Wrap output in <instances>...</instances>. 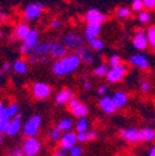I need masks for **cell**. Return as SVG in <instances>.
<instances>
[{
    "label": "cell",
    "mask_w": 155,
    "mask_h": 156,
    "mask_svg": "<svg viewBox=\"0 0 155 156\" xmlns=\"http://www.w3.org/2000/svg\"><path fill=\"white\" fill-rule=\"evenodd\" d=\"M108 66L110 67H117L119 65H122V58L118 56V55H112L109 58H108Z\"/></svg>",
    "instance_id": "cell-33"
},
{
    "label": "cell",
    "mask_w": 155,
    "mask_h": 156,
    "mask_svg": "<svg viewBox=\"0 0 155 156\" xmlns=\"http://www.w3.org/2000/svg\"><path fill=\"white\" fill-rule=\"evenodd\" d=\"M21 149H23L25 156H37L38 154H40L41 149H42V145H41L40 139H37V138H26L24 140V143H23Z\"/></svg>",
    "instance_id": "cell-4"
},
{
    "label": "cell",
    "mask_w": 155,
    "mask_h": 156,
    "mask_svg": "<svg viewBox=\"0 0 155 156\" xmlns=\"http://www.w3.org/2000/svg\"><path fill=\"white\" fill-rule=\"evenodd\" d=\"M107 90H108L107 86L102 84V86H99L98 88H97V94H98V95H101V97H104V95L107 94Z\"/></svg>",
    "instance_id": "cell-41"
},
{
    "label": "cell",
    "mask_w": 155,
    "mask_h": 156,
    "mask_svg": "<svg viewBox=\"0 0 155 156\" xmlns=\"http://www.w3.org/2000/svg\"><path fill=\"white\" fill-rule=\"evenodd\" d=\"M98 105L102 109V112H104L108 115H112V114H114L115 112H117V108L114 107V104L112 102V98L108 97V95L101 97L99 101H98Z\"/></svg>",
    "instance_id": "cell-16"
},
{
    "label": "cell",
    "mask_w": 155,
    "mask_h": 156,
    "mask_svg": "<svg viewBox=\"0 0 155 156\" xmlns=\"http://www.w3.org/2000/svg\"><path fill=\"white\" fill-rule=\"evenodd\" d=\"M76 55H77V57L80 58V61H81V63L83 62V63H87V65H91V63H93V61H94V55H93V52L88 48V47H81V48H78L76 51Z\"/></svg>",
    "instance_id": "cell-18"
},
{
    "label": "cell",
    "mask_w": 155,
    "mask_h": 156,
    "mask_svg": "<svg viewBox=\"0 0 155 156\" xmlns=\"http://www.w3.org/2000/svg\"><path fill=\"white\" fill-rule=\"evenodd\" d=\"M119 156H121V155H119Z\"/></svg>",
    "instance_id": "cell-57"
},
{
    "label": "cell",
    "mask_w": 155,
    "mask_h": 156,
    "mask_svg": "<svg viewBox=\"0 0 155 156\" xmlns=\"http://www.w3.org/2000/svg\"><path fill=\"white\" fill-rule=\"evenodd\" d=\"M110 98H112V102H113L114 107L117 108V109L125 107V105H127V103H128V101H129L128 94H127L125 92H123V90H118V92H115V93L110 97Z\"/></svg>",
    "instance_id": "cell-19"
},
{
    "label": "cell",
    "mask_w": 155,
    "mask_h": 156,
    "mask_svg": "<svg viewBox=\"0 0 155 156\" xmlns=\"http://www.w3.org/2000/svg\"><path fill=\"white\" fill-rule=\"evenodd\" d=\"M8 20V14L4 10H0V23H4Z\"/></svg>",
    "instance_id": "cell-46"
},
{
    "label": "cell",
    "mask_w": 155,
    "mask_h": 156,
    "mask_svg": "<svg viewBox=\"0 0 155 156\" xmlns=\"http://www.w3.org/2000/svg\"><path fill=\"white\" fill-rule=\"evenodd\" d=\"M140 89H142V92H144V93H149L150 89H151V86H150V83H149L148 81H142V83H140Z\"/></svg>",
    "instance_id": "cell-39"
},
{
    "label": "cell",
    "mask_w": 155,
    "mask_h": 156,
    "mask_svg": "<svg viewBox=\"0 0 155 156\" xmlns=\"http://www.w3.org/2000/svg\"><path fill=\"white\" fill-rule=\"evenodd\" d=\"M4 77H5V72L0 68V80H4Z\"/></svg>",
    "instance_id": "cell-55"
},
{
    "label": "cell",
    "mask_w": 155,
    "mask_h": 156,
    "mask_svg": "<svg viewBox=\"0 0 155 156\" xmlns=\"http://www.w3.org/2000/svg\"><path fill=\"white\" fill-rule=\"evenodd\" d=\"M127 74V66H124L123 63L117 66V67H110L108 68V72L106 74V78L109 83H119L121 81H123V78Z\"/></svg>",
    "instance_id": "cell-6"
},
{
    "label": "cell",
    "mask_w": 155,
    "mask_h": 156,
    "mask_svg": "<svg viewBox=\"0 0 155 156\" xmlns=\"http://www.w3.org/2000/svg\"><path fill=\"white\" fill-rule=\"evenodd\" d=\"M101 31H102V25H86L83 37L86 38V41L93 40V38H97L99 36Z\"/></svg>",
    "instance_id": "cell-21"
},
{
    "label": "cell",
    "mask_w": 155,
    "mask_h": 156,
    "mask_svg": "<svg viewBox=\"0 0 155 156\" xmlns=\"http://www.w3.org/2000/svg\"><path fill=\"white\" fill-rule=\"evenodd\" d=\"M148 156H155V146H151L149 152H148Z\"/></svg>",
    "instance_id": "cell-52"
},
{
    "label": "cell",
    "mask_w": 155,
    "mask_h": 156,
    "mask_svg": "<svg viewBox=\"0 0 155 156\" xmlns=\"http://www.w3.org/2000/svg\"><path fill=\"white\" fill-rule=\"evenodd\" d=\"M19 114V104L17 103H11L5 107V109L0 113V120H11L13 118Z\"/></svg>",
    "instance_id": "cell-17"
},
{
    "label": "cell",
    "mask_w": 155,
    "mask_h": 156,
    "mask_svg": "<svg viewBox=\"0 0 155 156\" xmlns=\"http://www.w3.org/2000/svg\"><path fill=\"white\" fill-rule=\"evenodd\" d=\"M52 156H67L63 151H61V150H57V151H55L53 154H52Z\"/></svg>",
    "instance_id": "cell-51"
},
{
    "label": "cell",
    "mask_w": 155,
    "mask_h": 156,
    "mask_svg": "<svg viewBox=\"0 0 155 156\" xmlns=\"http://www.w3.org/2000/svg\"><path fill=\"white\" fill-rule=\"evenodd\" d=\"M61 135H62V133L59 129H57V128H53V129H51L49 131V138L52 141H59L61 139Z\"/></svg>",
    "instance_id": "cell-34"
},
{
    "label": "cell",
    "mask_w": 155,
    "mask_h": 156,
    "mask_svg": "<svg viewBox=\"0 0 155 156\" xmlns=\"http://www.w3.org/2000/svg\"><path fill=\"white\" fill-rule=\"evenodd\" d=\"M88 42V46H89V50L92 51H103L106 45L103 42V40H101L99 37H97V38H93V40H89L87 41Z\"/></svg>",
    "instance_id": "cell-28"
},
{
    "label": "cell",
    "mask_w": 155,
    "mask_h": 156,
    "mask_svg": "<svg viewBox=\"0 0 155 156\" xmlns=\"http://www.w3.org/2000/svg\"><path fill=\"white\" fill-rule=\"evenodd\" d=\"M8 126H9V122L8 120H0V134L6 135Z\"/></svg>",
    "instance_id": "cell-38"
},
{
    "label": "cell",
    "mask_w": 155,
    "mask_h": 156,
    "mask_svg": "<svg viewBox=\"0 0 155 156\" xmlns=\"http://www.w3.org/2000/svg\"><path fill=\"white\" fill-rule=\"evenodd\" d=\"M83 19L87 25H102L104 21H107V16L96 8L87 10Z\"/></svg>",
    "instance_id": "cell-5"
},
{
    "label": "cell",
    "mask_w": 155,
    "mask_h": 156,
    "mask_svg": "<svg viewBox=\"0 0 155 156\" xmlns=\"http://www.w3.org/2000/svg\"><path fill=\"white\" fill-rule=\"evenodd\" d=\"M61 25H62V23L60 20H57V19H56V20H52L51 21V27L52 29H60Z\"/></svg>",
    "instance_id": "cell-45"
},
{
    "label": "cell",
    "mask_w": 155,
    "mask_h": 156,
    "mask_svg": "<svg viewBox=\"0 0 155 156\" xmlns=\"http://www.w3.org/2000/svg\"><path fill=\"white\" fill-rule=\"evenodd\" d=\"M41 125H42V116L40 114H35L25 122V124H23L21 130L26 138H36V135L40 133Z\"/></svg>",
    "instance_id": "cell-2"
},
{
    "label": "cell",
    "mask_w": 155,
    "mask_h": 156,
    "mask_svg": "<svg viewBox=\"0 0 155 156\" xmlns=\"http://www.w3.org/2000/svg\"><path fill=\"white\" fill-rule=\"evenodd\" d=\"M61 44L68 50H78L81 47H83V37H81L76 32H68V34H65L61 38Z\"/></svg>",
    "instance_id": "cell-3"
},
{
    "label": "cell",
    "mask_w": 155,
    "mask_h": 156,
    "mask_svg": "<svg viewBox=\"0 0 155 156\" xmlns=\"http://www.w3.org/2000/svg\"><path fill=\"white\" fill-rule=\"evenodd\" d=\"M108 65L107 63H101V65H98L97 67H94V69H93V74L96 76V77H106V74H107V72H108Z\"/></svg>",
    "instance_id": "cell-31"
},
{
    "label": "cell",
    "mask_w": 155,
    "mask_h": 156,
    "mask_svg": "<svg viewBox=\"0 0 155 156\" xmlns=\"http://www.w3.org/2000/svg\"><path fill=\"white\" fill-rule=\"evenodd\" d=\"M5 107H6V105H5V103H4L3 101H0V113H2V112L5 109Z\"/></svg>",
    "instance_id": "cell-53"
},
{
    "label": "cell",
    "mask_w": 155,
    "mask_h": 156,
    "mask_svg": "<svg viewBox=\"0 0 155 156\" xmlns=\"http://www.w3.org/2000/svg\"><path fill=\"white\" fill-rule=\"evenodd\" d=\"M115 15H117L118 19H122V20H125V19H129L132 16V10L128 6H119L115 11Z\"/></svg>",
    "instance_id": "cell-29"
},
{
    "label": "cell",
    "mask_w": 155,
    "mask_h": 156,
    "mask_svg": "<svg viewBox=\"0 0 155 156\" xmlns=\"http://www.w3.org/2000/svg\"><path fill=\"white\" fill-rule=\"evenodd\" d=\"M55 128H57L61 133L62 131L67 133V131H71V129L73 128V122L71 119H68V118H63V119H61L59 123L56 124Z\"/></svg>",
    "instance_id": "cell-27"
},
{
    "label": "cell",
    "mask_w": 155,
    "mask_h": 156,
    "mask_svg": "<svg viewBox=\"0 0 155 156\" xmlns=\"http://www.w3.org/2000/svg\"><path fill=\"white\" fill-rule=\"evenodd\" d=\"M37 42H38V32L36 30H30V32L26 35V37L23 40V45L26 46L29 50L35 47Z\"/></svg>",
    "instance_id": "cell-23"
},
{
    "label": "cell",
    "mask_w": 155,
    "mask_h": 156,
    "mask_svg": "<svg viewBox=\"0 0 155 156\" xmlns=\"http://www.w3.org/2000/svg\"><path fill=\"white\" fill-rule=\"evenodd\" d=\"M155 8V0H143V9L150 11Z\"/></svg>",
    "instance_id": "cell-36"
},
{
    "label": "cell",
    "mask_w": 155,
    "mask_h": 156,
    "mask_svg": "<svg viewBox=\"0 0 155 156\" xmlns=\"http://www.w3.org/2000/svg\"><path fill=\"white\" fill-rule=\"evenodd\" d=\"M129 9L132 10V12H133V11L140 12L142 10H144V9H143V0H134V2H132V5H130Z\"/></svg>",
    "instance_id": "cell-35"
},
{
    "label": "cell",
    "mask_w": 155,
    "mask_h": 156,
    "mask_svg": "<svg viewBox=\"0 0 155 156\" xmlns=\"http://www.w3.org/2000/svg\"><path fill=\"white\" fill-rule=\"evenodd\" d=\"M97 139V131L96 130H88L87 131V141H92Z\"/></svg>",
    "instance_id": "cell-42"
},
{
    "label": "cell",
    "mask_w": 155,
    "mask_h": 156,
    "mask_svg": "<svg viewBox=\"0 0 155 156\" xmlns=\"http://www.w3.org/2000/svg\"><path fill=\"white\" fill-rule=\"evenodd\" d=\"M73 98V92L71 89H62L55 95V102L59 105H66Z\"/></svg>",
    "instance_id": "cell-20"
},
{
    "label": "cell",
    "mask_w": 155,
    "mask_h": 156,
    "mask_svg": "<svg viewBox=\"0 0 155 156\" xmlns=\"http://www.w3.org/2000/svg\"><path fill=\"white\" fill-rule=\"evenodd\" d=\"M32 94L36 99L38 101H44V99H47L51 95L52 93V88L50 87V84L45 83V82H36L32 84Z\"/></svg>",
    "instance_id": "cell-7"
},
{
    "label": "cell",
    "mask_w": 155,
    "mask_h": 156,
    "mask_svg": "<svg viewBox=\"0 0 155 156\" xmlns=\"http://www.w3.org/2000/svg\"><path fill=\"white\" fill-rule=\"evenodd\" d=\"M11 156H25V155H24V151L21 147H15L11 151Z\"/></svg>",
    "instance_id": "cell-43"
},
{
    "label": "cell",
    "mask_w": 155,
    "mask_h": 156,
    "mask_svg": "<svg viewBox=\"0 0 155 156\" xmlns=\"http://www.w3.org/2000/svg\"><path fill=\"white\" fill-rule=\"evenodd\" d=\"M70 151V156H82L83 154V149L81 146H73Z\"/></svg>",
    "instance_id": "cell-37"
},
{
    "label": "cell",
    "mask_w": 155,
    "mask_h": 156,
    "mask_svg": "<svg viewBox=\"0 0 155 156\" xmlns=\"http://www.w3.org/2000/svg\"><path fill=\"white\" fill-rule=\"evenodd\" d=\"M4 36H5L4 31H2V30H0V40H2V38H4Z\"/></svg>",
    "instance_id": "cell-56"
},
{
    "label": "cell",
    "mask_w": 155,
    "mask_h": 156,
    "mask_svg": "<svg viewBox=\"0 0 155 156\" xmlns=\"http://www.w3.org/2000/svg\"><path fill=\"white\" fill-rule=\"evenodd\" d=\"M80 66H81V61H80V58L77 57V55L70 53V55H66L65 57L60 58V60H57L52 65L51 69H52L53 74L62 77V76L73 73L74 71L78 69Z\"/></svg>",
    "instance_id": "cell-1"
},
{
    "label": "cell",
    "mask_w": 155,
    "mask_h": 156,
    "mask_svg": "<svg viewBox=\"0 0 155 156\" xmlns=\"http://www.w3.org/2000/svg\"><path fill=\"white\" fill-rule=\"evenodd\" d=\"M60 141V150L61 151H68L71 150L73 146L77 145V136H76V133L74 131H67L65 134L61 135V139L59 140Z\"/></svg>",
    "instance_id": "cell-10"
},
{
    "label": "cell",
    "mask_w": 155,
    "mask_h": 156,
    "mask_svg": "<svg viewBox=\"0 0 155 156\" xmlns=\"http://www.w3.org/2000/svg\"><path fill=\"white\" fill-rule=\"evenodd\" d=\"M145 38L148 41V45H150L151 47H155V27L154 26L148 27V30L145 31Z\"/></svg>",
    "instance_id": "cell-30"
},
{
    "label": "cell",
    "mask_w": 155,
    "mask_h": 156,
    "mask_svg": "<svg viewBox=\"0 0 155 156\" xmlns=\"http://www.w3.org/2000/svg\"><path fill=\"white\" fill-rule=\"evenodd\" d=\"M2 69H3L5 73H6V72H10V71H11V65H10L9 62H4V63H3Z\"/></svg>",
    "instance_id": "cell-47"
},
{
    "label": "cell",
    "mask_w": 155,
    "mask_h": 156,
    "mask_svg": "<svg viewBox=\"0 0 155 156\" xmlns=\"http://www.w3.org/2000/svg\"><path fill=\"white\" fill-rule=\"evenodd\" d=\"M30 26H29V24L27 23H19L17 25H16V27H15V30H14V35H15V37L17 38V40H24V38L26 37V35L30 32Z\"/></svg>",
    "instance_id": "cell-22"
},
{
    "label": "cell",
    "mask_w": 155,
    "mask_h": 156,
    "mask_svg": "<svg viewBox=\"0 0 155 156\" xmlns=\"http://www.w3.org/2000/svg\"><path fill=\"white\" fill-rule=\"evenodd\" d=\"M27 68H29V65L26 63V61L24 60H16L14 61V63L11 65V69L16 73V74H25L27 72Z\"/></svg>",
    "instance_id": "cell-24"
},
{
    "label": "cell",
    "mask_w": 155,
    "mask_h": 156,
    "mask_svg": "<svg viewBox=\"0 0 155 156\" xmlns=\"http://www.w3.org/2000/svg\"><path fill=\"white\" fill-rule=\"evenodd\" d=\"M68 105H70V110H71V113L74 115V116H77V118H86V116L88 115V107L85 104V103H82L80 99H77V98H73L70 101V103H68Z\"/></svg>",
    "instance_id": "cell-9"
},
{
    "label": "cell",
    "mask_w": 155,
    "mask_h": 156,
    "mask_svg": "<svg viewBox=\"0 0 155 156\" xmlns=\"http://www.w3.org/2000/svg\"><path fill=\"white\" fill-rule=\"evenodd\" d=\"M27 65H32V66H35V65H37L38 63V58L37 57H35V56H29L27 57V62H26Z\"/></svg>",
    "instance_id": "cell-44"
},
{
    "label": "cell",
    "mask_w": 155,
    "mask_h": 156,
    "mask_svg": "<svg viewBox=\"0 0 155 156\" xmlns=\"http://www.w3.org/2000/svg\"><path fill=\"white\" fill-rule=\"evenodd\" d=\"M138 20L142 24H149L151 21V14L146 10H142L140 12H138Z\"/></svg>",
    "instance_id": "cell-32"
},
{
    "label": "cell",
    "mask_w": 155,
    "mask_h": 156,
    "mask_svg": "<svg viewBox=\"0 0 155 156\" xmlns=\"http://www.w3.org/2000/svg\"><path fill=\"white\" fill-rule=\"evenodd\" d=\"M129 63L135 67V68H139L142 71H148L150 67V62H149V58L143 55V53H135L129 58Z\"/></svg>",
    "instance_id": "cell-12"
},
{
    "label": "cell",
    "mask_w": 155,
    "mask_h": 156,
    "mask_svg": "<svg viewBox=\"0 0 155 156\" xmlns=\"http://www.w3.org/2000/svg\"><path fill=\"white\" fill-rule=\"evenodd\" d=\"M133 46L135 50L138 51H144L149 45L145 38V31L143 30H137L134 37H133Z\"/></svg>",
    "instance_id": "cell-14"
},
{
    "label": "cell",
    "mask_w": 155,
    "mask_h": 156,
    "mask_svg": "<svg viewBox=\"0 0 155 156\" xmlns=\"http://www.w3.org/2000/svg\"><path fill=\"white\" fill-rule=\"evenodd\" d=\"M44 10V4L42 3H31L27 4L24 9V19L25 20H37L41 16Z\"/></svg>",
    "instance_id": "cell-8"
},
{
    "label": "cell",
    "mask_w": 155,
    "mask_h": 156,
    "mask_svg": "<svg viewBox=\"0 0 155 156\" xmlns=\"http://www.w3.org/2000/svg\"><path fill=\"white\" fill-rule=\"evenodd\" d=\"M20 53H21V55H27V53H29V48H27L26 46H24L23 44L20 45Z\"/></svg>",
    "instance_id": "cell-48"
},
{
    "label": "cell",
    "mask_w": 155,
    "mask_h": 156,
    "mask_svg": "<svg viewBox=\"0 0 155 156\" xmlns=\"http://www.w3.org/2000/svg\"><path fill=\"white\" fill-rule=\"evenodd\" d=\"M76 136H77V143L87 141V133H78V134H76Z\"/></svg>",
    "instance_id": "cell-40"
},
{
    "label": "cell",
    "mask_w": 155,
    "mask_h": 156,
    "mask_svg": "<svg viewBox=\"0 0 155 156\" xmlns=\"http://www.w3.org/2000/svg\"><path fill=\"white\" fill-rule=\"evenodd\" d=\"M74 128H76V134L78 133H87L89 130V122L87 118H80L77 119L76 124H74Z\"/></svg>",
    "instance_id": "cell-26"
},
{
    "label": "cell",
    "mask_w": 155,
    "mask_h": 156,
    "mask_svg": "<svg viewBox=\"0 0 155 156\" xmlns=\"http://www.w3.org/2000/svg\"><path fill=\"white\" fill-rule=\"evenodd\" d=\"M4 140H5V136L3 134H0V147H2V145L4 144Z\"/></svg>",
    "instance_id": "cell-54"
},
{
    "label": "cell",
    "mask_w": 155,
    "mask_h": 156,
    "mask_svg": "<svg viewBox=\"0 0 155 156\" xmlns=\"http://www.w3.org/2000/svg\"><path fill=\"white\" fill-rule=\"evenodd\" d=\"M38 63L47 65V63H49V58H47V57H38Z\"/></svg>",
    "instance_id": "cell-50"
},
{
    "label": "cell",
    "mask_w": 155,
    "mask_h": 156,
    "mask_svg": "<svg viewBox=\"0 0 155 156\" xmlns=\"http://www.w3.org/2000/svg\"><path fill=\"white\" fill-rule=\"evenodd\" d=\"M83 88H85V89H91V88H92V82H91L89 80L85 81V82H83Z\"/></svg>",
    "instance_id": "cell-49"
},
{
    "label": "cell",
    "mask_w": 155,
    "mask_h": 156,
    "mask_svg": "<svg viewBox=\"0 0 155 156\" xmlns=\"http://www.w3.org/2000/svg\"><path fill=\"white\" fill-rule=\"evenodd\" d=\"M23 128V123H21V115L17 114L15 118H13L11 120H9V126H8V131L6 135L8 136H16L21 131Z\"/></svg>",
    "instance_id": "cell-15"
},
{
    "label": "cell",
    "mask_w": 155,
    "mask_h": 156,
    "mask_svg": "<svg viewBox=\"0 0 155 156\" xmlns=\"http://www.w3.org/2000/svg\"><path fill=\"white\" fill-rule=\"evenodd\" d=\"M66 55H67V48L61 42L50 41V57L60 60V58L65 57Z\"/></svg>",
    "instance_id": "cell-13"
},
{
    "label": "cell",
    "mask_w": 155,
    "mask_h": 156,
    "mask_svg": "<svg viewBox=\"0 0 155 156\" xmlns=\"http://www.w3.org/2000/svg\"><path fill=\"white\" fill-rule=\"evenodd\" d=\"M139 131H140L142 141L151 143L155 139V130L153 128H143V129H139Z\"/></svg>",
    "instance_id": "cell-25"
},
{
    "label": "cell",
    "mask_w": 155,
    "mask_h": 156,
    "mask_svg": "<svg viewBox=\"0 0 155 156\" xmlns=\"http://www.w3.org/2000/svg\"><path fill=\"white\" fill-rule=\"evenodd\" d=\"M121 136L122 139L129 144H137V143H142V138H140V131L134 128H127V129H121Z\"/></svg>",
    "instance_id": "cell-11"
}]
</instances>
